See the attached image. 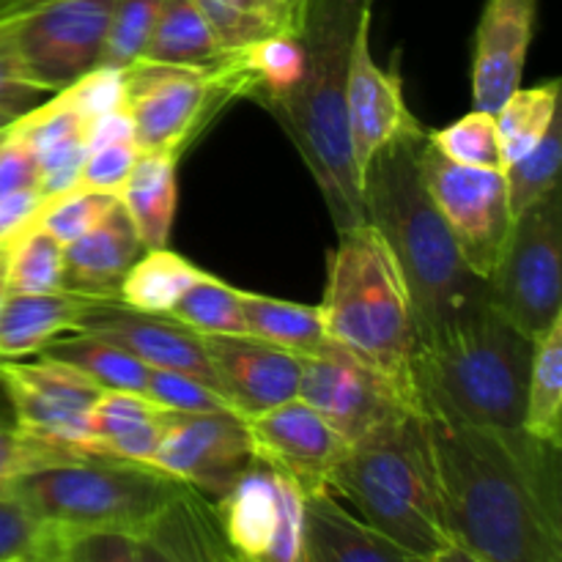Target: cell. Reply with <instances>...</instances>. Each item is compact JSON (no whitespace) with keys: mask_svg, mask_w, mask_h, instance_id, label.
Wrapping results in <instances>:
<instances>
[{"mask_svg":"<svg viewBox=\"0 0 562 562\" xmlns=\"http://www.w3.org/2000/svg\"><path fill=\"white\" fill-rule=\"evenodd\" d=\"M426 420L453 547L477 562H562V448L525 428Z\"/></svg>","mask_w":562,"mask_h":562,"instance_id":"obj_1","label":"cell"},{"mask_svg":"<svg viewBox=\"0 0 562 562\" xmlns=\"http://www.w3.org/2000/svg\"><path fill=\"white\" fill-rule=\"evenodd\" d=\"M426 132L384 146L360 173L366 223L379 231L409 285L420 346L492 302L488 283L467 267L426 190L420 173Z\"/></svg>","mask_w":562,"mask_h":562,"instance_id":"obj_2","label":"cell"},{"mask_svg":"<svg viewBox=\"0 0 562 562\" xmlns=\"http://www.w3.org/2000/svg\"><path fill=\"white\" fill-rule=\"evenodd\" d=\"M368 16L371 0H305L296 31L305 44V75L269 110L305 159L338 234L366 223L346 121V80L355 36Z\"/></svg>","mask_w":562,"mask_h":562,"instance_id":"obj_3","label":"cell"},{"mask_svg":"<svg viewBox=\"0 0 562 562\" xmlns=\"http://www.w3.org/2000/svg\"><path fill=\"white\" fill-rule=\"evenodd\" d=\"M329 494L412 558L426 560L453 547L423 412H401L351 442Z\"/></svg>","mask_w":562,"mask_h":562,"instance_id":"obj_4","label":"cell"},{"mask_svg":"<svg viewBox=\"0 0 562 562\" xmlns=\"http://www.w3.org/2000/svg\"><path fill=\"white\" fill-rule=\"evenodd\" d=\"M327 338L387 379L415 409L420 355L415 302L398 261L373 225L344 231L329 252L327 289L318 305Z\"/></svg>","mask_w":562,"mask_h":562,"instance_id":"obj_5","label":"cell"},{"mask_svg":"<svg viewBox=\"0 0 562 562\" xmlns=\"http://www.w3.org/2000/svg\"><path fill=\"white\" fill-rule=\"evenodd\" d=\"M530 357L532 340L488 302L420 346L417 406L464 426L521 428Z\"/></svg>","mask_w":562,"mask_h":562,"instance_id":"obj_6","label":"cell"},{"mask_svg":"<svg viewBox=\"0 0 562 562\" xmlns=\"http://www.w3.org/2000/svg\"><path fill=\"white\" fill-rule=\"evenodd\" d=\"M184 488L154 467L75 456L27 472L14 483L11 497L66 536L124 532L140 538Z\"/></svg>","mask_w":562,"mask_h":562,"instance_id":"obj_7","label":"cell"},{"mask_svg":"<svg viewBox=\"0 0 562 562\" xmlns=\"http://www.w3.org/2000/svg\"><path fill=\"white\" fill-rule=\"evenodd\" d=\"M494 311L525 338L562 316V195L543 198L514 220L508 245L488 278Z\"/></svg>","mask_w":562,"mask_h":562,"instance_id":"obj_8","label":"cell"},{"mask_svg":"<svg viewBox=\"0 0 562 562\" xmlns=\"http://www.w3.org/2000/svg\"><path fill=\"white\" fill-rule=\"evenodd\" d=\"M124 82L126 113L140 154L181 157L209 119L234 99L214 69L135 60L124 69Z\"/></svg>","mask_w":562,"mask_h":562,"instance_id":"obj_9","label":"cell"},{"mask_svg":"<svg viewBox=\"0 0 562 562\" xmlns=\"http://www.w3.org/2000/svg\"><path fill=\"white\" fill-rule=\"evenodd\" d=\"M420 173L467 267L488 283L514 228L505 173L453 162L428 137L420 148Z\"/></svg>","mask_w":562,"mask_h":562,"instance_id":"obj_10","label":"cell"},{"mask_svg":"<svg viewBox=\"0 0 562 562\" xmlns=\"http://www.w3.org/2000/svg\"><path fill=\"white\" fill-rule=\"evenodd\" d=\"M212 505L236 562H305V492L263 461Z\"/></svg>","mask_w":562,"mask_h":562,"instance_id":"obj_11","label":"cell"},{"mask_svg":"<svg viewBox=\"0 0 562 562\" xmlns=\"http://www.w3.org/2000/svg\"><path fill=\"white\" fill-rule=\"evenodd\" d=\"M0 390L27 437L69 456H91V412L99 384L49 357L0 360Z\"/></svg>","mask_w":562,"mask_h":562,"instance_id":"obj_12","label":"cell"},{"mask_svg":"<svg viewBox=\"0 0 562 562\" xmlns=\"http://www.w3.org/2000/svg\"><path fill=\"white\" fill-rule=\"evenodd\" d=\"M115 0H47L14 22V42L27 80L58 93L99 66Z\"/></svg>","mask_w":562,"mask_h":562,"instance_id":"obj_13","label":"cell"},{"mask_svg":"<svg viewBox=\"0 0 562 562\" xmlns=\"http://www.w3.org/2000/svg\"><path fill=\"white\" fill-rule=\"evenodd\" d=\"M296 398L316 409L349 445L379 423L415 409L387 379L335 344L322 355L302 357Z\"/></svg>","mask_w":562,"mask_h":562,"instance_id":"obj_14","label":"cell"},{"mask_svg":"<svg viewBox=\"0 0 562 562\" xmlns=\"http://www.w3.org/2000/svg\"><path fill=\"white\" fill-rule=\"evenodd\" d=\"M256 461L245 420L234 412L179 415L173 412L151 467L173 481L217 499Z\"/></svg>","mask_w":562,"mask_h":562,"instance_id":"obj_15","label":"cell"},{"mask_svg":"<svg viewBox=\"0 0 562 562\" xmlns=\"http://www.w3.org/2000/svg\"><path fill=\"white\" fill-rule=\"evenodd\" d=\"M252 456L305 494L329 492L349 442L305 401L294 398L245 420Z\"/></svg>","mask_w":562,"mask_h":562,"instance_id":"obj_16","label":"cell"},{"mask_svg":"<svg viewBox=\"0 0 562 562\" xmlns=\"http://www.w3.org/2000/svg\"><path fill=\"white\" fill-rule=\"evenodd\" d=\"M346 121L357 168H366L384 146L398 137L420 132L404 97L398 69H382L371 53V16L362 20L355 36L346 80Z\"/></svg>","mask_w":562,"mask_h":562,"instance_id":"obj_17","label":"cell"},{"mask_svg":"<svg viewBox=\"0 0 562 562\" xmlns=\"http://www.w3.org/2000/svg\"><path fill=\"white\" fill-rule=\"evenodd\" d=\"M217 390L247 420L300 395L302 357L252 335H201Z\"/></svg>","mask_w":562,"mask_h":562,"instance_id":"obj_18","label":"cell"},{"mask_svg":"<svg viewBox=\"0 0 562 562\" xmlns=\"http://www.w3.org/2000/svg\"><path fill=\"white\" fill-rule=\"evenodd\" d=\"M77 333H91L108 338L146 362L148 368L162 371H179L212 384L217 390L212 366H209L203 338L176 322L173 316H157V313H140L121 305L119 300L93 302L82 313Z\"/></svg>","mask_w":562,"mask_h":562,"instance_id":"obj_19","label":"cell"},{"mask_svg":"<svg viewBox=\"0 0 562 562\" xmlns=\"http://www.w3.org/2000/svg\"><path fill=\"white\" fill-rule=\"evenodd\" d=\"M538 22V0H486L472 47V104L497 113L499 104L521 88L527 53Z\"/></svg>","mask_w":562,"mask_h":562,"instance_id":"obj_20","label":"cell"},{"mask_svg":"<svg viewBox=\"0 0 562 562\" xmlns=\"http://www.w3.org/2000/svg\"><path fill=\"white\" fill-rule=\"evenodd\" d=\"M146 252L130 214L115 198L104 217L88 234L64 247L60 289L97 302L119 300L121 280Z\"/></svg>","mask_w":562,"mask_h":562,"instance_id":"obj_21","label":"cell"},{"mask_svg":"<svg viewBox=\"0 0 562 562\" xmlns=\"http://www.w3.org/2000/svg\"><path fill=\"white\" fill-rule=\"evenodd\" d=\"M170 417L148 395L104 390L91 412V456L151 467Z\"/></svg>","mask_w":562,"mask_h":562,"instance_id":"obj_22","label":"cell"},{"mask_svg":"<svg viewBox=\"0 0 562 562\" xmlns=\"http://www.w3.org/2000/svg\"><path fill=\"white\" fill-rule=\"evenodd\" d=\"M305 562H417L329 492L305 494Z\"/></svg>","mask_w":562,"mask_h":562,"instance_id":"obj_23","label":"cell"},{"mask_svg":"<svg viewBox=\"0 0 562 562\" xmlns=\"http://www.w3.org/2000/svg\"><path fill=\"white\" fill-rule=\"evenodd\" d=\"M97 300L47 291V294H9L0 307V360L38 357L55 338L77 333L82 313Z\"/></svg>","mask_w":562,"mask_h":562,"instance_id":"obj_24","label":"cell"},{"mask_svg":"<svg viewBox=\"0 0 562 562\" xmlns=\"http://www.w3.org/2000/svg\"><path fill=\"white\" fill-rule=\"evenodd\" d=\"M176 165L179 157L170 154H140L119 190L121 206L130 214L146 250L170 247L176 203H179Z\"/></svg>","mask_w":562,"mask_h":562,"instance_id":"obj_25","label":"cell"},{"mask_svg":"<svg viewBox=\"0 0 562 562\" xmlns=\"http://www.w3.org/2000/svg\"><path fill=\"white\" fill-rule=\"evenodd\" d=\"M140 60L184 69H217L225 53L195 0H165Z\"/></svg>","mask_w":562,"mask_h":562,"instance_id":"obj_26","label":"cell"},{"mask_svg":"<svg viewBox=\"0 0 562 562\" xmlns=\"http://www.w3.org/2000/svg\"><path fill=\"white\" fill-rule=\"evenodd\" d=\"M241 311H245L247 335L296 357L322 355L333 346L324 333L318 305H300V302L241 291Z\"/></svg>","mask_w":562,"mask_h":562,"instance_id":"obj_27","label":"cell"},{"mask_svg":"<svg viewBox=\"0 0 562 562\" xmlns=\"http://www.w3.org/2000/svg\"><path fill=\"white\" fill-rule=\"evenodd\" d=\"M521 428L552 448H562V316L532 338Z\"/></svg>","mask_w":562,"mask_h":562,"instance_id":"obj_28","label":"cell"},{"mask_svg":"<svg viewBox=\"0 0 562 562\" xmlns=\"http://www.w3.org/2000/svg\"><path fill=\"white\" fill-rule=\"evenodd\" d=\"M38 357H49L71 366L102 390L146 395L151 368L108 338L91 333H75L55 338Z\"/></svg>","mask_w":562,"mask_h":562,"instance_id":"obj_29","label":"cell"},{"mask_svg":"<svg viewBox=\"0 0 562 562\" xmlns=\"http://www.w3.org/2000/svg\"><path fill=\"white\" fill-rule=\"evenodd\" d=\"M203 274L195 263L187 261L184 256L173 252L170 247L159 250H146L126 278L121 280L119 302L140 313H157L168 316L176 307V302L187 294L192 283Z\"/></svg>","mask_w":562,"mask_h":562,"instance_id":"obj_30","label":"cell"},{"mask_svg":"<svg viewBox=\"0 0 562 562\" xmlns=\"http://www.w3.org/2000/svg\"><path fill=\"white\" fill-rule=\"evenodd\" d=\"M560 115V80H547L532 88H516L499 110L494 113L497 121L499 151L503 165L508 168L519 157H525L552 126Z\"/></svg>","mask_w":562,"mask_h":562,"instance_id":"obj_31","label":"cell"},{"mask_svg":"<svg viewBox=\"0 0 562 562\" xmlns=\"http://www.w3.org/2000/svg\"><path fill=\"white\" fill-rule=\"evenodd\" d=\"M5 291L9 294H47L60 291L64 280V245L42 225L22 231L5 252Z\"/></svg>","mask_w":562,"mask_h":562,"instance_id":"obj_32","label":"cell"},{"mask_svg":"<svg viewBox=\"0 0 562 562\" xmlns=\"http://www.w3.org/2000/svg\"><path fill=\"white\" fill-rule=\"evenodd\" d=\"M198 335H247L241 289L203 272L168 313Z\"/></svg>","mask_w":562,"mask_h":562,"instance_id":"obj_33","label":"cell"},{"mask_svg":"<svg viewBox=\"0 0 562 562\" xmlns=\"http://www.w3.org/2000/svg\"><path fill=\"white\" fill-rule=\"evenodd\" d=\"M560 162H562V115L552 121L547 135L516 162H510L505 173L508 184V203L514 220L527 209L541 203L552 192L560 190Z\"/></svg>","mask_w":562,"mask_h":562,"instance_id":"obj_34","label":"cell"},{"mask_svg":"<svg viewBox=\"0 0 562 562\" xmlns=\"http://www.w3.org/2000/svg\"><path fill=\"white\" fill-rule=\"evenodd\" d=\"M426 137L442 157L453 159V162L470 165V168L505 170L497 121H494V113H486V110L472 108V113L461 115L459 121L442 126V130L426 132Z\"/></svg>","mask_w":562,"mask_h":562,"instance_id":"obj_35","label":"cell"},{"mask_svg":"<svg viewBox=\"0 0 562 562\" xmlns=\"http://www.w3.org/2000/svg\"><path fill=\"white\" fill-rule=\"evenodd\" d=\"M66 538L16 497H0V562H55Z\"/></svg>","mask_w":562,"mask_h":562,"instance_id":"obj_36","label":"cell"},{"mask_svg":"<svg viewBox=\"0 0 562 562\" xmlns=\"http://www.w3.org/2000/svg\"><path fill=\"white\" fill-rule=\"evenodd\" d=\"M165 0H115L99 66L126 69L143 58Z\"/></svg>","mask_w":562,"mask_h":562,"instance_id":"obj_37","label":"cell"},{"mask_svg":"<svg viewBox=\"0 0 562 562\" xmlns=\"http://www.w3.org/2000/svg\"><path fill=\"white\" fill-rule=\"evenodd\" d=\"M115 198L119 195H110V192L75 190L69 195L49 201L42 209V214H38L36 225H42L55 241L66 247L75 239H80L82 234H88L104 217V212L113 206Z\"/></svg>","mask_w":562,"mask_h":562,"instance_id":"obj_38","label":"cell"},{"mask_svg":"<svg viewBox=\"0 0 562 562\" xmlns=\"http://www.w3.org/2000/svg\"><path fill=\"white\" fill-rule=\"evenodd\" d=\"M146 395L157 401L159 406L179 415H212V412H234L228 401L223 398L220 390L212 384L201 382L195 376H187L179 371H162V368H151L148 373ZM236 415V412H234Z\"/></svg>","mask_w":562,"mask_h":562,"instance_id":"obj_39","label":"cell"},{"mask_svg":"<svg viewBox=\"0 0 562 562\" xmlns=\"http://www.w3.org/2000/svg\"><path fill=\"white\" fill-rule=\"evenodd\" d=\"M195 3L203 11V16H206L209 27L214 31L225 55L236 53V49L258 42V38L272 36V33L291 31L283 22L269 14H261V11L236 9V5L223 3V0H195Z\"/></svg>","mask_w":562,"mask_h":562,"instance_id":"obj_40","label":"cell"},{"mask_svg":"<svg viewBox=\"0 0 562 562\" xmlns=\"http://www.w3.org/2000/svg\"><path fill=\"white\" fill-rule=\"evenodd\" d=\"M33 157H36L38 168V195L47 203L60 195H69L77 190L88 157V130L75 132V135L42 148Z\"/></svg>","mask_w":562,"mask_h":562,"instance_id":"obj_41","label":"cell"},{"mask_svg":"<svg viewBox=\"0 0 562 562\" xmlns=\"http://www.w3.org/2000/svg\"><path fill=\"white\" fill-rule=\"evenodd\" d=\"M64 459H75V456L60 453V450L27 437L14 426V420L9 423L0 417V497H9L14 483L27 472H36Z\"/></svg>","mask_w":562,"mask_h":562,"instance_id":"obj_42","label":"cell"},{"mask_svg":"<svg viewBox=\"0 0 562 562\" xmlns=\"http://www.w3.org/2000/svg\"><path fill=\"white\" fill-rule=\"evenodd\" d=\"M58 97L75 110L80 119L88 124L102 115L115 113V110L126 108V82L124 69H110V66H97L80 80L71 82L69 88L58 91Z\"/></svg>","mask_w":562,"mask_h":562,"instance_id":"obj_43","label":"cell"},{"mask_svg":"<svg viewBox=\"0 0 562 562\" xmlns=\"http://www.w3.org/2000/svg\"><path fill=\"white\" fill-rule=\"evenodd\" d=\"M16 16L20 14L0 16V108L14 115H25L27 110L38 108L49 93L27 80L14 42Z\"/></svg>","mask_w":562,"mask_h":562,"instance_id":"obj_44","label":"cell"},{"mask_svg":"<svg viewBox=\"0 0 562 562\" xmlns=\"http://www.w3.org/2000/svg\"><path fill=\"white\" fill-rule=\"evenodd\" d=\"M137 157V143H104V146H91L88 148L86 165H82L80 181H77V190L88 192H110V195H119V190L124 187L126 176L135 168Z\"/></svg>","mask_w":562,"mask_h":562,"instance_id":"obj_45","label":"cell"},{"mask_svg":"<svg viewBox=\"0 0 562 562\" xmlns=\"http://www.w3.org/2000/svg\"><path fill=\"white\" fill-rule=\"evenodd\" d=\"M55 562H137V538L124 532L69 536Z\"/></svg>","mask_w":562,"mask_h":562,"instance_id":"obj_46","label":"cell"},{"mask_svg":"<svg viewBox=\"0 0 562 562\" xmlns=\"http://www.w3.org/2000/svg\"><path fill=\"white\" fill-rule=\"evenodd\" d=\"M38 192V168L36 157L14 132V124L5 132L3 143H0V198L16 195V192Z\"/></svg>","mask_w":562,"mask_h":562,"instance_id":"obj_47","label":"cell"},{"mask_svg":"<svg viewBox=\"0 0 562 562\" xmlns=\"http://www.w3.org/2000/svg\"><path fill=\"white\" fill-rule=\"evenodd\" d=\"M44 206H47V201L36 190L0 198V247L11 245L22 231L31 228Z\"/></svg>","mask_w":562,"mask_h":562,"instance_id":"obj_48","label":"cell"},{"mask_svg":"<svg viewBox=\"0 0 562 562\" xmlns=\"http://www.w3.org/2000/svg\"><path fill=\"white\" fill-rule=\"evenodd\" d=\"M223 3L236 5V9L261 11V14L280 20L291 31H300L302 11H305V0H223Z\"/></svg>","mask_w":562,"mask_h":562,"instance_id":"obj_49","label":"cell"},{"mask_svg":"<svg viewBox=\"0 0 562 562\" xmlns=\"http://www.w3.org/2000/svg\"><path fill=\"white\" fill-rule=\"evenodd\" d=\"M137 562H176L170 558L168 552H165L162 547H159L157 541H151V538H137Z\"/></svg>","mask_w":562,"mask_h":562,"instance_id":"obj_50","label":"cell"},{"mask_svg":"<svg viewBox=\"0 0 562 562\" xmlns=\"http://www.w3.org/2000/svg\"><path fill=\"white\" fill-rule=\"evenodd\" d=\"M42 3H47V0H0V16L25 14V11L36 9Z\"/></svg>","mask_w":562,"mask_h":562,"instance_id":"obj_51","label":"cell"},{"mask_svg":"<svg viewBox=\"0 0 562 562\" xmlns=\"http://www.w3.org/2000/svg\"><path fill=\"white\" fill-rule=\"evenodd\" d=\"M417 562H477V560H472L470 554H467V552H461L459 547H450V549H445V552L434 554V558L417 560Z\"/></svg>","mask_w":562,"mask_h":562,"instance_id":"obj_52","label":"cell"},{"mask_svg":"<svg viewBox=\"0 0 562 562\" xmlns=\"http://www.w3.org/2000/svg\"><path fill=\"white\" fill-rule=\"evenodd\" d=\"M16 119H20V115H14V113H9V110L0 108V130H9Z\"/></svg>","mask_w":562,"mask_h":562,"instance_id":"obj_53","label":"cell"},{"mask_svg":"<svg viewBox=\"0 0 562 562\" xmlns=\"http://www.w3.org/2000/svg\"><path fill=\"white\" fill-rule=\"evenodd\" d=\"M3 269H5V261L0 263V307H3V300H5V278H3Z\"/></svg>","mask_w":562,"mask_h":562,"instance_id":"obj_54","label":"cell"},{"mask_svg":"<svg viewBox=\"0 0 562 562\" xmlns=\"http://www.w3.org/2000/svg\"><path fill=\"white\" fill-rule=\"evenodd\" d=\"M5 252H9V245H5V247H0V263L5 261Z\"/></svg>","mask_w":562,"mask_h":562,"instance_id":"obj_55","label":"cell"},{"mask_svg":"<svg viewBox=\"0 0 562 562\" xmlns=\"http://www.w3.org/2000/svg\"><path fill=\"white\" fill-rule=\"evenodd\" d=\"M9 130H11V126H9ZM9 130H0V143H3V137H5V132H9Z\"/></svg>","mask_w":562,"mask_h":562,"instance_id":"obj_56","label":"cell"}]
</instances>
